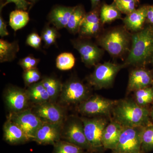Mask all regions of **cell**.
Returning <instances> with one entry per match:
<instances>
[{
	"mask_svg": "<svg viewBox=\"0 0 153 153\" xmlns=\"http://www.w3.org/2000/svg\"><path fill=\"white\" fill-rule=\"evenodd\" d=\"M63 124L44 122L38 129L33 141L40 145H52L61 140Z\"/></svg>",
	"mask_w": 153,
	"mask_h": 153,
	"instance_id": "cell-11",
	"label": "cell"
},
{
	"mask_svg": "<svg viewBox=\"0 0 153 153\" xmlns=\"http://www.w3.org/2000/svg\"><path fill=\"white\" fill-rule=\"evenodd\" d=\"M83 123L84 133L94 153H101L104 149L102 143L103 131L108 123L101 117L80 118Z\"/></svg>",
	"mask_w": 153,
	"mask_h": 153,
	"instance_id": "cell-3",
	"label": "cell"
},
{
	"mask_svg": "<svg viewBox=\"0 0 153 153\" xmlns=\"http://www.w3.org/2000/svg\"><path fill=\"white\" fill-rule=\"evenodd\" d=\"M3 131L4 140L10 144H21L30 141L22 128L9 118L5 123Z\"/></svg>",
	"mask_w": 153,
	"mask_h": 153,
	"instance_id": "cell-15",
	"label": "cell"
},
{
	"mask_svg": "<svg viewBox=\"0 0 153 153\" xmlns=\"http://www.w3.org/2000/svg\"><path fill=\"white\" fill-rule=\"evenodd\" d=\"M123 128L120 124L114 120L108 124L103 131L102 138L104 149L114 150L117 146Z\"/></svg>",
	"mask_w": 153,
	"mask_h": 153,
	"instance_id": "cell-16",
	"label": "cell"
},
{
	"mask_svg": "<svg viewBox=\"0 0 153 153\" xmlns=\"http://www.w3.org/2000/svg\"><path fill=\"white\" fill-rule=\"evenodd\" d=\"M23 79L26 86L30 85L38 82L41 79L40 72L37 68L25 71L23 74Z\"/></svg>",
	"mask_w": 153,
	"mask_h": 153,
	"instance_id": "cell-33",
	"label": "cell"
},
{
	"mask_svg": "<svg viewBox=\"0 0 153 153\" xmlns=\"http://www.w3.org/2000/svg\"><path fill=\"white\" fill-rule=\"evenodd\" d=\"M132 46L125 64L145 63L153 55V27L149 26L134 34Z\"/></svg>",
	"mask_w": 153,
	"mask_h": 153,
	"instance_id": "cell-2",
	"label": "cell"
},
{
	"mask_svg": "<svg viewBox=\"0 0 153 153\" xmlns=\"http://www.w3.org/2000/svg\"><path fill=\"white\" fill-rule=\"evenodd\" d=\"M75 59L74 55L69 52H63L57 56L56 66L59 70L66 71L70 70L74 66Z\"/></svg>",
	"mask_w": 153,
	"mask_h": 153,
	"instance_id": "cell-29",
	"label": "cell"
},
{
	"mask_svg": "<svg viewBox=\"0 0 153 153\" xmlns=\"http://www.w3.org/2000/svg\"><path fill=\"white\" fill-rule=\"evenodd\" d=\"M19 46L16 41L10 43L3 39L0 40V61L1 63L9 62L15 59Z\"/></svg>",
	"mask_w": 153,
	"mask_h": 153,
	"instance_id": "cell-21",
	"label": "cell"
},
{
	"mask_svg": "<svg viewBox=\"0 0 153 153\" xmlns=\"http://www.w3.org/2000/svg\"><path fill=\"white\" fill-rule=\"evenodd\" d=\"M33 112L44 122L48 123L63 124L65 117L63 108L50 101L37 105Z\"/></svg>",
	"mask_w": 153,
	"mask_h": 153,
	"instance_id": "cell-13",
	"label": "cell"
},
{
	"mask_svg": "<svg viewBox=\"0 0 153 153\" xmlns=\"http://www.w3.org/2000/svg\"><path fill=\"white\" fill-rule=\"evenodd\" d=\"M72 44L80 54L82 62L88 67L96 64L102 56V50L89 41H73Z\"/></svg>",
	"mask_w": 153,
	"mask_h": 153,
	"instance_id": "cell-14",
	"label": "cell"
},
{
	"mask_svg": "<svg viewBox=\"0 0 153 153\" xmlns=\"http://www.w3.org/2000/svg\"><path fill=\"white\" fill-rule=\"evenodd\" d=\"M120 11L114 3L111 4H104L100 10V19L102 24L109 23L121 17Z\"/></svg>",
	"mask_w": 153,
	"mask_h": 153,
	"instance_id": "cell-25",
	"label": "cell"
},
{
	"mask_svg": "<svg viewBox=\"0 0 153 153\" xmlns=\"http://www.w3.org/2000/svg\"><path fill=\"white\" fill-rule=\"evenodd\" d=\"M13 3L15 4L17 10H23L26 11L29 6L31 5V3L29 2L27 0H6L4 6L9 3Z\"/></svg>",
	"mask_w": 153,
	"mask_h": 153,
	"instance_id": "cell-37",
	"label": "cell"
},
{
	"mask_svg": "<svg viewBox=\"0 0 153 153\" xmlns=\"http://www.w3.org/2000/svg\"><path fill=\"white\" fill-rule=\"evenodd\" d=\"M100 29V23L94 24L80 28L79 32L82 35L86 36H93L98 32Z\"/></svg>",
	"mask_w": 153,
	"mask_h": 153,
	"instance_id": "cell-36",
	"label": "cell"
},
{
	"mask_svg": "<svg viewBox=\"0 0 153 153\" xmlns=\"http://www.w3.org/2000/svg\"><path fill=\"white\" fill-rule=\"evenodd\" d=\"M7 106L12 113H18L27 109L29 98L26 90L16 87H9L4 94Z\"/></svg>",
	"mask_w": 153,
	"mask_h": 153,
	"instance_id": "cell-12",
	"label": "cell"
},
{
	"mask_svg": "<svg viewBox=\"0 0 153 153\" xmlns=\"http://www.w3.org/2000/svg\"><path fill=\"white\" fill-rule=\"evenodd\" d=\"M112 153H114V152H112Z\"/></svg>",
	"mask_w": 153,
	"mask_h": 153,
	"instance_id": "cell-44",
	"label": "cell"
},
{
	"mask_svg": "<svg viewBox=\"0 0 153 153\" xmlns=\"http://www.w3.org/2000/svg\"><path fill=\"white\" fill-rule=\"evenodd\" d=\"M150 116L151 117H152V119L153 121V108L152 111H151V112H150Z\"/></svg>",
	"mask_w": 153,
	"mask_h": 153,
	"instance_id": "cell-41",
	"label": "cell"
},
{
	"mask_svg": "<svg viewBox=\"0 0 153 153\" xmlns=\"http://www.w3.org/2000/svg\"><path fill=\"white\" fill-rule=\"evenodd\" d=\"M7 24L2 17L1 16L0 17V36L1 37H4V36L9 35V33L7 30Z\"/></svg>",
	"mask_w": 153,
	"mask_h": 153,
	"instance_id": "cell-38",
	"label": "cell"
},
{
	"mask_svg": "<svg viewBox=\"0 0 153 153\" xmlns=\"http://www.w3.org/2000/svg\"><path fill=\"white\" fill-rule=\"evenodd\" d=\"M147 21L153 25V5L149 6L146 17Z\"/></svg>",
	"mask_w": 153,
	"mask_h": 153,
	"instance_id": "cell-39",
	"label": "cell"
},
{
	"mask_svg": "<svg viewBox=\"0 0 153 153\" xmlns=\"http://www.w3.org/2000/svg\"><path fill=\"white\" fill-rule=\"evenodd\" d=\"M75 7L58 6L53 9L49 15V22L57 30L66 28L69 18Z\"/></svg>",
	"mask_w": 153,
	"mask_h": 153,
	"instance_id": "cell-18",
	"label": "cell"
},
{
	"mask_svg": "<svg viewBox=\"0 0 153 153\" xmlns=\"http://www.w3.org/2000/svg\"><path fill=\"white\" fill-rule=\"evenodd\" d=\"M129 37L126 32L121 29H115L102 36L99 44L110 55H121L126 52L129 44Z\"/></svg>",
	"mask_w": 153,
	"mask_h": 153,
	"instance_id": "cell-5",
	"label": "cell"
},
{
	"mask_svg": "<svg viewBox=\"0 0 153 153\" xmlns=\"http://www.w3.org/2000/svg\"><path fill=\"white\" fill-rule=\"evenodd\" d=\"M153 150V124L152 123L144 128L142 137L140 153H147Z\"/></svg>",
	"mask_w": 153,
	"mask_h": 153,
	"instance_id": "cell-26",
	"label": "cell"
},
{
	"mask_svg": "<svg viewBox=\"0 0 153 153\" xmlns=\"http://www.w3.org/2000/svg\"><path fill=\"white\" fill-rule=\"evenodd\" d=\"M9 118L19 126L30 140H33L38 129L44 122L31 110L11 113Z\"/></svg>",
	"mask_w": 153,
	"mask_h": 153,
	"instance_id": "cell-9",
	"label": "cell"
},
{
	"mask_svg": "<svg viewBox=\"0 0 153 153\" xmlns=\"http://www.w3.org/2000/svg\"><path fill=\"white\" fill-rule=\"evenodd\" d=\"M152 81V75L149 71L143 68L134 69L130 74L128 90L129 91H135L149 87Z\"/></svg>",
	"mask_w": 153,
	"mask_h": 153,
	"instance_id": "cell-17",
	"label": "cell"
},
{
	"mask_svg": "<svg viewBox=\"0 0 153 153\" xmlns=\"http://www.w3.org/2000/svg\"><path fill=\"white\" fill-rule=\"evenodd\" d=\"M148 7L149 6H143L127 15L124 22L129 30L137 32L142 30L146 20Z\"/></svg>",
	"mask_w": 153,
	"mask_h": 153,
	"instance_id": "cell-19",
	"label": "cell"
},
{
	"mask_svg": "<svg viewBox=\"0 0 153 153\" xmlns=\"http://www.w3.org/2000/svg\"><path fill=\"white\" fill-rule=\"evenodd\" d=\"M56 28L46 27L41 33V38L44 41L46 47H50L55 43L57 37Z\"/></svg>",
	"mask_w": 153,
	"mask_h": 153,
	"instance_id": "cell-31",
	"label": "cell"
},
{
	"mask_svg": "<svg viewBox=\"0 0 153 153\" xmlns=\"http://www.w3.org/2000/svg\"><path fill=\"white\" fill-rule=\"evenodd\" d=\"M135 101L140 106L146 105L153 102V88L149 87L134 91Z\"/></svg>",
	"mask_w": 153,
	"mask_h": 153,
	"instance_id": "cell-28",
	"label": "cell"
},
{
	"mask_svg": "<svg viewBox=\"0 0 153 153\" xmlns=\"http://www.w3.org/2000/svg\"><path fill=\"white\" fill-rule=\"evenodd\" d=\"M112 113L114 120L123 127H145L151 123L149 110L131 100L117 101Z\"/></svg>",
	"mask_w": 153,
	"mask_h": 153,
	"instance_id": "cell-1",
	"label": "cell"
},
{
	"mask_svg": "<svg viewBox=\"0 0 153 153\" xmlns=\"http://www.w3.org/2000/svg\"><path fill=\"white\" fill-rule=\"evenodd\" d=\"M50 98V102H53L60 96L63 84L59 79L53 77H46L41 80Z\"/></svg>",
	"mask_w": 153,
	"mask_h": 153,
	"instance_id": "cell-22",
	"label": "cell"
},
{
	"mask_svg": "<svg viewBox=\"0 0 153 153\" xmlns=\"http://www.w3.org/2000/svg\"><path fill=\"white\" fill-rule=\"evenodd\" d=\"M42 38L37 33H31L26 40V44L36 49H39L41 45Z\"/></svg>",
	"mask_w": 153,
	"mask_h": 153,
	"instance_id": "cell-35",
	"label": "cell"
},
{
	"mask_svg": "<svg viewBox=\"0 0 153 153\" xmlns=\"http://www.w3.org/2000/svg\"><path fill=\"white\" fill-rule=\"evenodd\" d=\"M145 127H123L114 153H140L142 137Z\"/></svg>",
	"mask_w": 153,
	"mask_h": 153,
	"instance_id": "cell-4",
	"label": "cell"
},
{
	"mask_svg": "<svg viewBox=\"0 0 153 153\" xmlns=\"http://www.w3.org/2000/svg\"><path fill=\"white\" fill-rule=\"evenodd\" d=\"M85 10L82 6H76L69 18L66 28L72 34L79 32L81 24L85 16Z\"/></svg>",
	"mask_w": 153,
	"mask_h": 153,
	"instance_id": "cell-23",
	"label": "cell"
},
{
	"mask_svg": "<svg viewBox=\"0 0 153 153\" xmlns=\"http://www.w3.org/2000/svg\"><path fill=\"white\" fill-rule=\"evenodd\" d=\"M116 102V100L94 95L79 103L78 110L79 113L85 115H106L112 112Z\"/></svg>",
	"mask_w": 153,
	"mask_h": 153,
	"instance_id": "cell-7",
	"label": "cell"
},
{
	"mask_svg": "<svg viewBox=\"0 0 153 153\" xmlns=\"http://www.w3.org/2000/svg\"><path fill=\"white\" fill-rule=\"evenodd\" d=\"M40 60L32 55H29L20 60L19 64L21 66L24 71L36 68Z\"/></svg>",
	"mask_w": 153,
	"mask_h": 153,
	"instance_id": "cell-34",
	"label": "cell"
},
{
	"mask_svg": "<svg viewBox=\"0 0 153 153\" xmlns=\"http://www.w3.org/2000/svg\"><path fill=\"white\" fill-rule=\"evenodd\" d=\"M29 21V13L26 11L16 10L10 14L9 25L15 32L24 28Z\"/></svg>",
	"mask_w": 153,
	"mask_h": 153,
	"instance_id": "cell-24",
	"label": "cell"
},
{
	"mask_svg": "<svg viewBox=\"0 0 153 153\" xmlns=\"http://www.w3.org/2000/svg\"><path fill=\"white\" fill-rule=\"evenodd\" d=\"M61 138L76 145L88 153H93L92 149L88 141L81 120L73 119L63 128Z\"/></svg>",
	"mask_w": 153,
	"mask_h": 153,
	"instance_id": "cell-8",
	"label": "cell"
},
{
	"mask_svg": "<svg viewBox=\"0 0 153 153\" xmlns=\"http://www.w3.org/2000/svg\"><path fill=\"white\" fill-rule=\"evenodd\" d=\"M100 1L101 0H91L92 8H95L98 7Z\"/></svg>",
	"mask_w": 153,
	"mask_h": 153,
	"instance_id": "cell-40",
	"label": "cell"
},
{
	"mask_svg": "<svg viewBox=\"0 0 153 153\" xmlns=\"http://www.w3.org/2000/svg\"><path fill=\"white\" fill-rule=\"evenodd\" d=\"M26 90L30 101L33 103L39 105L50 101L49 94L41 81L30 85Z\"/></svg>",
	"mask_w": 153,
	"mask_h": 153,
	"instance_id": "cell-20",
	"label": "cell"
},
{
	"mask_svg": "<svg viewBox=\"0 0 153 153\" xmlns=\"http://www.w3.org/2000/svg\"><path fill=\"white\" fill-rule=\"evenodd\" d=\"M53 146V153H88L82 148L63 140H60Z\"/></svg>",
	"mask_w": 153,
	"mask_h": 153,
	"instance_id": "cell-27",
	"label": "cell"
},
{
	"mask_svg": "<svg viewBox=\"0 0 153 153\" xmlns=\"http://www.w3.org/2000/svg\"></svg>",
	"mask_w": 153,
	"mask_h": 153,
	"instance_id": "cell-45",
	"label": "cell"
},
{
	"mask_svg": "<svg viewBox=\"0 0 153 153\" xmlns=\"http://www.w3.org/2000/svg\"><path fill=\"white\" fill-rule=\"evenodd\" d=\"M114 3L123 13L127 15L136 10L139 0H113Z\"/></svg>",
	"mask_w": 153,
	"mask_h": 153,
	"instance_id": "cell-30",
	"label": "cell"
},
{
	"mask_svg": "<svg viewBox=\"0 0 153 153\" xmlns=\"http://www.w3.org/2000/svg\"><path fill=\"white\" fill-rule=\"evenodd\" d=\"M123 65L110 62L99 64L88 78L89 83L97 89L107 88L112 85L115 77Z\"/></svg>",
	"mask_w": 153,
	"mask_h": 153,
	"instance_id": "cell-6",
	"label": "cell"
},
{
	"mask_svg": "<svg viewBox=\"0 0 153 153\" xmlns=\"http://www.w3.org/2000/svg\"><path fill=\"white\" fill-rule=\"evenodd\" d=\"M88 88L81 81L71 79L63 84L60 100L66 104L80 103L88 98Z\"/></svg>",
	"mask_w": 153,
	"mask_h": 153,
	"instance_id": "cell-10",
	"label": "cell"
},
{
	"mask_svg": "<svg viewBox=\"0 0 153 153\" xmlns=\"http://www.w3.org/2000/svg\"><path fill=\"white\" fill-rule=\"evenodd\" d=\"M100 20V12H99L98 7H97L85 14L80 28L84 27L94 24H99Z\"/></svg>",
	"mask_w": 153,
	"mask_h": 153,
	"instance_id": "cell-32",
	"label": "cell"
},
{
	"mask_svg": "<svg viewBox=\"0 0 153 153\" xmlns=\"http://www.w3.org/2000/svg\"><path fill=\"white\" fill-rule=\"evenodd\" d=\"M152 88H153V80L152 81Z\"/></svg>",
	"mask_w": 153,
	"mask_h": 153,
	"instance_id": "cell-43",
	"label": "cell"
},
{
	"mask_svg": "<svg viewBox=\"0 0 153 153\" xmlns=\"http://www.w3.org/2000/svg\"><path fill=\"white\" fill-rule=\"evenodd\" d=\"M30 1H35L36 0H30Z\"/></svg>",
	"mask_w": 153,
	"mask_h": 153,
	"instance_id": "cell-42",
	"label": "cell"
}]
</instances>
